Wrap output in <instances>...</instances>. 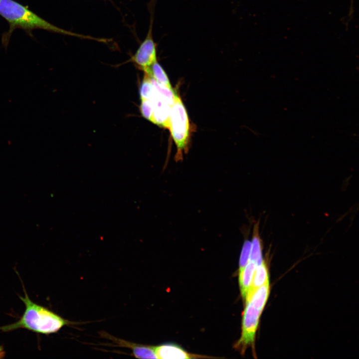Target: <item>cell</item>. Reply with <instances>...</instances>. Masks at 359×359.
<instances>
[{
	"label": "cell",
	"instance_id": "obj_1",
	"mask_svg": "<svg viewBox=\"0 0 359 359\" xmlns=\"http://www.w3.org/2000/svg\"><path fill=\"white\" fill-rule=\"evenodd\" d=\"M24 296L18 295L25 305V311L16 322L0 327V331L8 332L19 329L44 335H50L58 332L63 327L72 323L48 308L37 304L29 298L20 279Z\"/></svg>",
	"mask_w": 359,
	"mask_h": 359
},
{
	"label": "cell",
	"instance_id": "obj_2",
	"mask_svg": "<svg viewBox=\"0 0 359 359\" xmlns=\"http://www.w3.org/2000/svg\"><path fill=\"white\" fill-rule=\"evenodd\" d=\"M0 15L9 24V29L3 33L2 37V43L5 46L7 45L13 31L17 28L22 29L31 35V31L40 29L63 34L81 36L54 25L30 10L27 6L14 0H0Z\"/></svg>",
	"mask_w": 359,
	"mask_h": 359
},
{
	"label": "cell",
	"instance_id": "obj_3",
	"mask_svg": "<svg viewBox=\"0 0 359 359\" xmlns=\"http://www.w3.org/2000/svg\"><path fill=\"white\" fill-rule=\"evenodd\" d=\"M169 129L177 147L176 160L180 161L183 153L188 150L190 124L185 107L179 96L171 107Z\"/></svg>",
	"mask_w": 359,
	"mask_h": 359
},
{
	"label": "cell",
	"instance_id": "obj_4",
	"mask_svg": "<svg viewBox=\"0 0 359 359\" xmlns=\"http://www.w3.org/2000/svg\"><path fill=\"white\" fill-rule=\"evenodd\" d=\"M264 308L251 301L246 302L243 312L242 334L235 345L236 348L242 354L244 353L248 347L254 348L256 332Z\"/></svg>",
	"mask_w": 359,
	"mask_h": 359
},
{
	"label": "cell",
	"instance_id": "obj_5",
	"mask_svg": "<svg viewBox=\"0 0 359 359\" xmlns=\"http://www.w3.org/2000/svg\"><path fill=\"white\" fill-rule=\"evenodd\" d=\"M152 21L146 38L131 59V61L143 71L149 68L157 61V44L152 36Z\"/></svg>",
	"mask_w": 359,
	"mask_h": 359
},
{
	"label": "cell",
	"instance_id": "obj_6",
	"mask_svg": "<svg viewBox=\"0 0 359 359\" xmlns=\"http://www.w3.org/2000/svg\"><path fill=\"white\" fill-rule=\"evenodd\" d=\"M150 100L152 101L154 105L151 122L160 127L169 129L171 106L160 97L155 89L153 96Z\"/></svg>",
	"mask_w": 359,
	"mask_h": 359
},
{
	"label": "cell",
	"instance_id": "obj_7",
	"mask_svg": "<svg viewBox=\"0 0 359 359\" xmlns=\"http://www.w3.org/2000/svg\"><path fill=\"white\" fill-rule=\"evenodd\" d=\"M108 339L113 341L118 346L128 348L133 352L132 355L139 359H157L154 351V347H150L138 344L131 343L120 339L113 337L110 335L104 334Z\"/></svg>",
	"mask_w": 359,
	"mask_h": 359
},
{
	"label": "cell",
	"instance_id": "obj_8",
	"mask_svg": "<svg viewBox=\"0 0 359 359\" xmlns=\"http://www.w3.org/2000/svg\"><path fill=\"white\" fill-rule=\"evenodd\" d=\"M157 359H191L199 358V356L188 353L176 345L165 344L154 347Z\"/></svg>",
	"mask_w": 359,
	"mask_h": 359
},
{
	"label": "cell",
	"instance_id": "obj_9",
	"mask_svg": "<svg viewBox=\"0 0 359 359\" xmlns=\"http://www.w3.org/2000/svg\"><path fill=\"white\" fill-rule=\"evenodd\" d=\"M269 281L268 269L264 260L261 264L256 267L251 285L246 295L245 302L250 298L253 294L259 288Z\"/></svg>",
	"mask_w": 359,
	"mask_h": 359
},
{
	"label": "cell",
	"instance_id": "obj_10",
	"mask_svg": "<svg viewBox=\"0 0 359 359\" xmlns=\"http://www.w3.org/2000/svg\"><path fill=\"white\" fill-rule=\"evenodd\" d=\"M263 242L259 234V222L254 224L253 229L249 260L256 266L264 261L262 257Z\"/></svg>",
	"mask_w": 359,
	"mask_h": 359
},
{
	"label": "cell",
	"instance_id": "obj_11",
	"mask_svg": "<svg viewBox=\"0 0 359 359\" xmlns=\"http://www.w3.org/2000/svg\"><path fill=\"white\" fill-rule=\"evenodd\" d=\"M256 265L249 260L244 269L239 272V281L241 295L245 300L248 290L251 285Z\"/></svg>",
	"mask_w": 359,
	"mask_h": 359
},
{
	"label": "cell",
	"instance_id": "obj_12",
	"mask_svg": "<svg viewBox=\"0 0 359 359\" xmlns=\"http://www.w3.org/2000/svg\"><path fill=\"white\" fill-rule=\"evenodd\" d=\"M147 71L159 83L170 89H173L167 74L157 61L151 66Z\"/></svg>",
	"mask_w": 359,
	"mask_h": 359
},
{
	"label": "cell",
	"instance_id": "obj_13",
	"mask_svg": "<svg viewBox=\"0 0 359 359\" xmlns=\"http://www.w3.org/2000/svg\"><path fill=\"white\" fill-rule=\"evenodd\" d=\"M151 80L152 84L160 97L171 106L178 95L176 94L173 89H170L159 83L152 76Z\"/></svg>",
	"mask_w": 359,
	"mask_h": 359
},
{
	"label": "cell",
	"instance_id": "obj_14",
	"mask_svg": "<svg viewBox=\"0 0 359 359\" xmlns=\"http://www.w3.org/2000/svg\"><path fill=\"white\" fill-rule=\"evenodd\" d=\"M151 76L148 72H144V77L140 87L141 100H151L154 93V87L151 82Z\"/></svg>",
	"mask_w": 359,
	"mask_h": 359
},
{
	"label": "cell",
	"instance_id": "obj_15",
	"mask_svg": "<svg viewBox=\"0 0 359 359\" xmlns=\"http://www.w3.org/2000/svg\"><path fill=\"white\" fill-rule=\"evenodd\" d=\"M251 242L246 240L243 245L239 258V272H241L248 262L250 258Z\"/></svg>",
	"mask_w": 359,
	"mask_h": 359
},
{
	"label": "cell",
	"instance_id": "obj_16",
	"mask_svg": "<svg viewBox=\"0 0 359 359\" xmlns=\"http://www.w3.org/2000/svg\"><path fill=\"white\" fill-rule=\"evenodd\" d=\"M140 111L143 117L151 122L152 121L154 111V105L151 100H141Z\"/></svg>",
	"mask_w": 359,
	"mask_h": 359
},
{
	"label": "cell",
	"instance_id": "obj_17",
	"mask_svg": "<svg viewBox=\"0 0 359 359\" xmlns=\"http://www.w3.org/2000/svg\"><path fill=\"white\" fill-rule=\"evenodd\" d=\"M5 356V352L3 346H0V359H3Z\"/></svg>",
	"mask_w": 359,
	"mask_h": 359
}]
</instances>
